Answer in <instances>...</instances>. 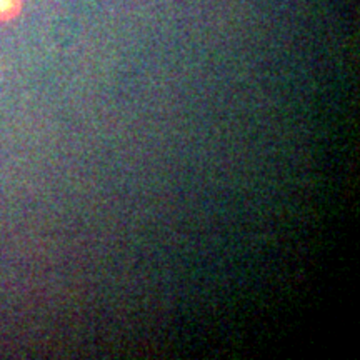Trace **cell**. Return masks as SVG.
<instances>
[{
    "instance_id": "cell-1",
    "label": "cell",
    "mask_w": 360,
    "mask_h": 360,
    "mask_svg": "<svg viewBox=\"0 0 360 360\" xmlns=\"http://www.w3.org/2000/svg\"><path fill=\"white\" fill-rule=\"evenodd\" d=\"M20 0H0V20H8L19 13Z\"/></svg>"
}]
</instances>
